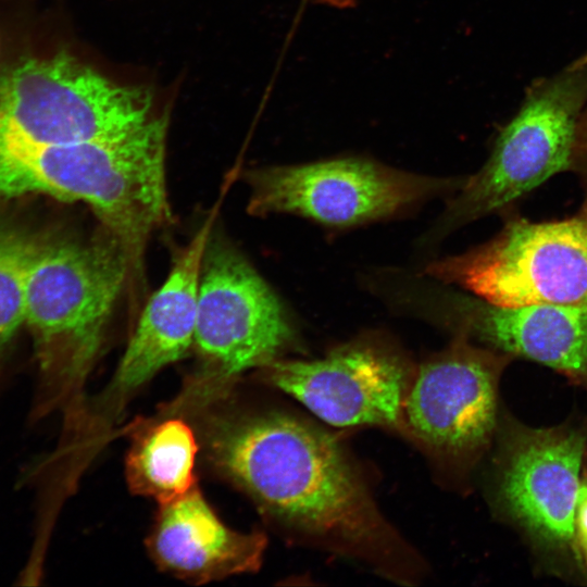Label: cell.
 <instances>
[{
  "mask_svg": "<svg viewBox=\"0 0 587 587\" xmlns=\"http://www.w3.org/2000/svg\"><path fill=\"white\" fill-rule=\"evenodd\" d=\"M197 452L196 436L180 419H167L142 429L126 457L130 490L160 505L184 496L196 486Z\"/></svg>",
  "mask_w": 587,
  "mask_h": 587,
  "instance_id": "15",
  "label": "cell"
},
{
  "mask_svg": "<svg viewBox=\"0 0 587 587\" xmlns=\"http://www.w3.org/2000/svg\"><path fill=\"white\" fill-rule=\"evenodd\" d=\"M166 114L117 137L0 149V197L45 193L82 201L126 248L133 275L146 243L170 217Z\"/></svg>",
  "mask_w": 587,
  "mask_h": 587,
  "instance_id": "3",
  "label": "cell"
},
{
  "mask_svg": "<svg viewBox=\"0 0 587 587\" xmlns=\"http://www.w3.org/2000/svg\"><path fill=\"white\" fill-rule=\"evenodd\" d=\"M426 273L495 305L587 309V217L515 221L482 248L435 261Z\"/></svg>",
  "mask_w": 587,
  "mask_h": 587,
  "instance_id": "7",
  "label": "cell"
},
{
  "mask_svg": "<svg viewBox=\"0 0 587 587\" xmlns=\"http://www.w3.org/2000/svg\"><path fill=\"white\" fill-rule=\"evenodd\" d=\"M147 546L162 570L202 584L257 571L266 538L226 526L195 486L161 505Z\"/></svg>",
  "mask_w": 587,
  "mask_h": 587,
  "instance_id": "13",
  "label": "cell"
},
{
  "mask_svg": "<svg viewBox=\"0 0 587 587\" xmlns=\"http://www.w3.org/2000/svg\"><path fill=\"white\" fill-rule=\"evenodd\" d=\"M38 238L0 222V366L11 341L25 324L26 288Z\"/></svg>",
  "mask_w": 587,
  "mask_h": 587,
  "instance_id": "16",
  "label": "cell"
},
{
  "mask_svg": "<svg viewBox=\"0 0 587 587\" xmlns=\"http://www.w3.org/2000/svg\"><path fill=\"white\" fill-rule=\"evenodd\" d=\"M464 326L507 354L547 365L587 388V309L461 302Z\"/></svg>",
  "mask_w": 587,
  "mask_h": 587,
  "instance_id": "14",
  "label": "cell"
},
{
  "mask_svg": "<svg viewBox=\"0 0 587 587\" xmlns=\"http://www.w3.org/2000/svg\"><path fill=\"white\" fill-rule=\"evenodd\" d=\"M202 433L214 469L301 542L414 584L423 562L380 512L344 446L277 410L211 412Z\"/></svg>",
  "mask_w": 587,
  "mask_h": 587,
  "instance_id": "1",
  "label": "cell"
},
{
  "mask_svg": "<svg viewBox=\"0 0 587 587\" xmlns=\"http://www.w3.org/2000/svg\"><path fill=\"white\" fill-rule=\"evenodd\" d=\"M295 341L275 292L236 248L211 232L201 263L193 342L202 373L190 401L213 400L224 382L279 359Z\"/></svg>",
  "mask_w": 587,
  "mask_h": 587,
  "instance_id": "6",
  "label": "cell"
},
{
  "mask_svg": "<svg viewBox=\"0 0 587 587\" xmlns=\"http://www.w3.org/2000/svg\"><path fill=\"white\" fill-rule=\"evenodd\" d=\"M261 377L337 427L378 426L409 439L404 404L416 367L395 345L365 336L315 360L276 359Z\"/></svg>",
  "mask_w": 587,
  "mask_h": 587,
  "instance_id": "11",
  "label": "cell"
},
{
  "mask_svg": "<svg viewBox=\"0 0 587 587\" xmlns=\"http://www.w3.org/2000/svg\"><path fill=\"white\" fill-rule=\"evenodd\" d=\"M133 274L129 254L100 225L90 239L38 238L26 288V316L39 367L33 415L79 407L117 299Z\"/></svg>",
  "mask_w": 587,
  "mask_h": 587,
  "instance_id": "2",
  "label": "cell"
},
{
  "mask_svg": "<svg viewBox=\"0 0 587 587\" xmlns=\"http://www.w3.org/2000/svg\"><path fill=\"white\" fill-rule=\"evenodd\" d=\"M584 127H585V132L587 134V118L585 120V126Z\"/></svg>",
  "mask_w": 587,
  "mask_h": 587,
  "instance_id": "19",
  "label": "cell"
},
{
  "mask_svg": "<svg viewBox=\"0 0 587 587\" xmlns=\"http://www.w3.org/2000/svg\"><path fill=\"white\" fill-rule=\"evenodd\" d=\"M490 500L542 564L561 578L586 580L574 520L587 428L576 423L534 428L503 415L495 437Z\"/></svg>",
  "mask_w": 587,
  "mask_h": 587,
  "instance_id": "4",
  "label": "cell"
},
{
  "mask_svg": "<svg viewBox=\"0 0 587 587\" xmlns=\"http://www.w3.org/2000/svg\"><path fill=\"white\" fill-rule=\"evenodd\" d=\"M220 203L176 257L162 286L150 297L100 404L118 412L127 398L161 369L193 347L203 252Z\"/></svg>",
  "mask_w": 587,
  "mask_h": 587,
  "instance_id": "12",
  "label": "cell"
},
{
  "mask_svg": "<svg viewBox=\"0 0 587 587\" xmlns=\"http://www.w3.org/2000/svg\"><path fill=\"white\" fill-rule=\"evenodd\" d=\"M575 547L587 578V462L583 469L574 520Z\"/></svg>",
  "mask_w": 587,
  "mask_h": 587,
  "instance_id": "17",
  "label": "cell"
},
{
  "mask_svg": "<svg viewBox=\"0 0 587 587\" xmlns=\"http://www.w3.org/2000/svg\"><path fill=\"white\" fill-rule=\"evenodd\" d=\"M586 98V67L532 91L499 134L486 164L447 207L441 230L499 210L566 170Z\"/></svg>",
  "mask_w": 587,
  "mask_h": 587,
  "instance_id": "9",
  "label": "cell"
},
{
  "mask_svg": "<svg viewBox=\"0 0 587 587\" xmlns=\"http://www.w3.org/2000/svg\"><path fill=\"white\" fill-rule=\"evenodd\" d=\"M505 355L472 346L460 333L416 367L404 404L409 439L438 466L466 476L491 448L500 421Z\"/></svg>",
  "mask_w": 587,
  "mask_h": 587,
  "instance_id": "8",
  "label": "cell"
},
{
  "mask_svg": "<svg viewBox=\"0 0 587 587\" xmlns=\"http://www.w3.org/2000/svg\"><path fill=\"white\" fill-rule=\"evenodd\" d=\"M312 3L324 4L336 9H347L355 4V0H309Z\"/></svg>",
  "mask_w": 587,
  "mask_h": 587,
  "instance_id": "18",
  "label": "cell"
},
{
  "mask_svg": "<svg viewBox=\"0 0 587 587\" xmlns=\"http://www.w3.org/2000/svg\"><path fill=\"white\" fill-rule=\"evenodd\" d=\"M143 86L116 83L67 52L0 73V149L124 135L151 117Z\"/></svg>",
  "mask_w": 587,
  "mask_h": 587,
  "instance_id": "5",
  "label": "cell"
},
{
  "mask_svg": "<svg viewBox=\"0 0 587 587\" xmlns=\"http://www.w3.org/2000/svg\"><path fill=\"white\" fill-rule=\"evenodd\" d=\"M247 178L251 213H290L332 226L386 217L453 187L450 179L407 173L362 157L266 166Z\"/></svg>",
  "mask_w": 587,
  "mask_h": 587,
  "instance_id": "10",
  "label": "cell"
}]
</instances>
